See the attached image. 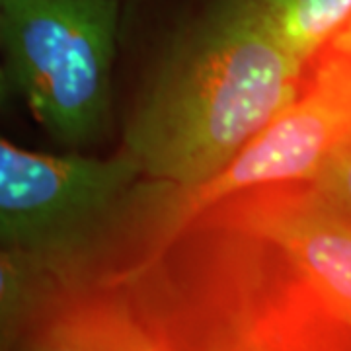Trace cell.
<instances>
[{"mask_svg":"<svg viewBox=\"0 0 351 351\" xmlns=\"http://www.w3.org/2000/svg\"><path fill=\"white\" fill-rule=\"evenodd\" d=\"M141 184L138 166L121 151L112 158L61 156L0 137V248L63 279L92 274Z\"/></svg>","mask_w":351,"mask_h":351,"instance_id":"obj_3","label":"cell"},{"mask_svg":"<svg viewBox=\"0 0 351 351\" xmlns=\"http://www.w3.org/2000/svg\"><path fill=\"white\" fill-rule=\"evenodd\" d=\"M193 217L242 226L271 240L291 265L330 348L351 350V219L308 182L244 189Z\"/></svg>","mask_w":351,"mask_h":351,"instance_id":"obj_5","label":"cell"},{"mask_svg":"<svg viewBox=\"0 0 351 351\" xmlns=\"http://www.w3.org/2000/svg\"><path fill=\"white\" fill-rule=\"evenodd\" d=\"M2 4V0H0ZM8 90H10V84L6 80V73H4V64H2V53H0V106L4 104L6 96H8Z\"/></svg>","mask_w":351,"mask_h":351,"instance_id":"obj_10","label":"cell"},{"mask_svg":"<svg viewBox=\"0 0 351 351\" xmlns=\"http://www.w3.org/2000/svg\"><path fill=\"white\" fill-rule=\"evenodd\" d=\"M258 6L271 36L304 71L351 20V0H258Z\"/></svg>","mask_w":351,"mask_h":351,"instance_id":"obj_7","label":"cell"},{"mask_svg":"<svg viewBox=\"0 0 351 351\" xmlns=\"http://www.w3.org/2000/svg\"><path fill=\"white\" fill-rule=\"evenodd\" d=\"M295 100L263 127L225 168L191 189L154 186L145 234L158 240L201 209L244 189L306 182L330 152L351 138V57L320 53Z\"/></svg>","mask_w":351,"mask_h":351,"instance_id":"obj_4","label":"cell"},{"mask_svg":"<svg viewBox=\"0 0 351 351\" xmlns=\"http://www.w3.org/2000/svg\"><path fill=\"white\" fill-rule=\"evenodd\" d=\"M121 0H2L8 84L38 123L73 151L98 145L112 113Z\"/></svg>","mask_w":351,"mask_h":351,"instance_id":"obj_2","label":"cell"},{"mask_svg":"<svg viewBox=\"0 0 351 351\" xmlns=\"http://www.w3.org/2000/svg\"><path fill=\"white\" fill-rule=\"evenodd\" d=\"M306 182L322 199L351 219V138L330 152Z\"/></svg>","mask_w":351,"mask_h":351,"instance_id":"obj_8","label":"cell"},{"mask_svg":"<svg viewBox=\"0 0 351 351\" xmlns=\"http://www.w3.org/2000/svg\"><path fill=\"white\" fill-rule=\"evenodd\" d=\"M63 281L49 265L0 248V351L34 350Z\"/></svg>","mask_w":351,"mask_h":351,"instance_id":"obj_6","label":"cell"},{"mask_svg":"<svg viewBox=\"0 0 351 351\" xmlns=\"http://www.w3.org/2000/svg\"><path fill=\"white\" fill-rule=\"evenodd\" d=\"M304 73L267 29L258 0H211L154 64L121 152L152 186L197 188L295 100Z\"/></svg>","mask_w":351,"mask_h":351,"instance_id":"obj_1","label":"cell"},{"mask_svg":"<svg viewBox=\"0 0 351 351\" xmlns=\"http://www.w3.org/2000/svg\"><path fill=\"white\" fill-rule=\"evenodd\" d=\"M322 51H324V53H334V55H346V57H351V20L339 29L334 38L330 39V43H328ZM322 51H320V53H322ZM320 53H318V55H320Z\"/></svg>","mask_w":351,"mask_h":351,"instance_id":"obj_9","label":"cell"}]
</instances>
